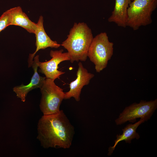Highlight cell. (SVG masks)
Returning <instances> with one entry per match:
<instances>
[{
    "label": "cell",
    "mask_w": 157,
    "mask_h": 157,
    "mask_svg": "<svg viewBox=\"0 0 157 157\" xmlns=\"http://www.w3.org/2000/svg\"><path fill=\"white\" fill-rule=\"evenodd\" d=\"M11 17L10 25L20 26L30 33L34 34L37 27L36 23L32 22L19 6L11 8L8 10Z\"/></svg>",
    "instance_id": "cell-11"
},
{
    "label": "cell",
    "mask_w": 157,
    "mask_h": 157,
    "mask_svg": "<svg viewBox=\"0 0 157 157\" xmlns=\"http://www.w3.org/2000/svg\"><path fill=\"white\" fill-rule=\"evenodd\" d=\"M33 58L32 66L34 73L30 82L26 85L22 84L20 85L14 87L13 89V91L16 93L17 97L20 98L23 102L25 101L28 93L33 89L40 88L46 78L45 77L40 76L38 72V63L39 61V56L37 55Z\"/></svg>",
    "instance_id": "cell-10"
},
{
    "label": "cell",
    "mask_w": 157,
    "mask_h": 157,
    "mask_svg": "<svg viewBox=\"0 0 157 157\" xmlns=\"http://www.w3.org/2000/svg\"><path fill=\"white\" fill-rule=\"evenodd\" d=\"M43 17L42 16L39 17L34 34L36 38V49L32 53H30L28 59V67L32 66L33 59L37 52L40 49H44L48 47L57 48L61 44L56 41L52 40L46 33L44 27Z\"/></svg>",
    "instance_id": "cell-9"
},
{
    "label": "cell",
    "mask_w": 157,
    "mask_h": 157,
    "mask_svg": "<svg viewBox=\"0 0 157 157\" xmlns=\"http://www.w3.org/2000/svg\"><path fill=\"white\" fill-rule=\"evenodd\" d=\"M157 108V99L147 101L141 100L138 103H134L126 107L115 122L117 125L127 121L134 122L140 118L147 121L150 119Z\"/></svg>",
    "instance_id": "cell-6"
},
{
    "label": "cell",
    "mask_w": 157,
    "mask_h": 157,
    "mask_svg": "<svg viewBox=\"0 0 157 157\" xmlns=\"http://www.w3.org/2000/svg\"><path fill=\"white\" fill-rule=\"evenodd\" d=\"M145 122L144 119H140L137 122L134 124H129L123 129L122 130V133L116 135V139L114 140L115 144L114 145L108 148V155L110 156L112 155L115 147L120 141L124 140L126 143L130 144L132 140L135 138L137 140L139 139L140 136L136 131L137 129L140 125Z\"/></svg>",
    "instance_id": "cell-13"
},
{
    "label": "cell",
    "mask_w": 157,
    "mask_h": 157,
    "mask_svg": "<svg viewBox=\"0 0 157 157\" xmlns=\"http://www.w3.org/2000/svg\"><path fill=\"white\" fill-rule=\"evenodd\" d=\"M54 81L46 78L40 88L42 96L40 107L44 115L58 113L60 105L64 99L65 93Z\"/></svg>",
    "instance_id": "cell-5"
},
{
    "label": "cell",
    "mask_w": 157,
    "mask_h": 157,
    "mask_svg": "<svg viewBox=\"0 0 157 157\" xmlns=\"http://www.w3.org/2000/svg\"><path fill=\"white\" fill-rule=\"evenodd\" d=\"M113 42L109 41L107 33L101 32L93 38L88 57L95 65L96 72H100L107 66L113 53Z\"/></svg>",
    "instance_id": "cell-4"
},
{
    "label": "cell",
    "mask_w": 157,
    "mask_h": 157,
    "mask_svg": "<svg viewBox=\"0 0 157 157\" xmlns=\"http://www.w3.org/2000/svg\"><path fill=\"white\" fill-rule=\"evenodd\" d=\"M132 0H115L114 9L108 19L110 22H114L118 26H126L127 10Z\"/></svg>",
    "instance_id": "cell-12"
},
{
    "label": "cell",
    "mask_w": 157,
    "mask_h": 157,
    "mask_svg": "<svg viewBox=\"0 0 157 157\" xmlns=\"http://www.w3.org/2000/svg\"><path fill=\"white\" fill-rule=\"evenodd\" d=\"M133 0H132V1H133Z\"/></svg>",
    "instance_id": "cell-15"
},
{
    "label": "cell",
    "mask_w": 157,
    "mask_h": 157,
    "mask_svg": "<svg viewBox=\"0 0 157 157\" xmlns=\"http://www.w3.org/2000/svg\"><path fill=\"white\" fill-rule=\"evenodd\" d=\"M11 17L8 10L0 17V32L10 25Z\"/></svg>",
    "instance_id": "cell-14"
},
{
    "label": "cell",
    "mask_w": 157,
    "mask_h": 157,
    "mask_svg": "<svg viewBox=\"0 0 157 157\" xmlns=\"http://www.w3.org/2000/svg\"><path fill=\"white\" fill-rule=\"evenodd\" d=\"M37 127V138L44 148L67 149L71 147L74 128L63 110L55 114L43 115Z\"/></svg>",
    "instance_id": "cell-1"
},
{
    "label": "cell",
    "mask_w": 157,
    "mask_h": 157,
    "mask_svg": "<svg viewBox=\"0 0 157 157\" xmlns=\"http://www.w3.org/2000/svg\"><path fill=\"white\" fill-rule=\"evenodd\" d=\"M67 37L61 45L67 50L70 62L85 61L93 38L91 29L84 22L75 23Z\"/></svg>",
    "instance_id": "cell-2"
},
{
    "label": "cell",
    "mask_w": 157,
    "mask_h": 157,
    "mask_svg": "<svg viewBox=\"0 0 157 157\" xmlns=\"http://www.w3.org/2000/svg\"><path fill=\"white\" fill-rule=\"evenodd\" d=\"M63 52V49L55 51L51 50L50 55L51 58L50 60L44 62H38L39 71L45 75L46 78L55 80L65 73V72L58 70V65L62 62L70 60V58L67 52Z\"/></svg>",
    "instance_id": "cell-7"
},
{
    "label": "cell",
    "mask_w": 157,
    "mask_h": 157,
    "mask_svg": "<svg viewBox=\"0 0 157 157\" xmlns=\"http://www.w3.org/2000/svg\"><path fill=\"white\" fill-rule=\"evenodd\" d=\"M157 6V0H133L127 10L126 23L134 30L152 22L151 15Z\"/></svg>",
    "instance_id": "cell-3"
},
{
    "label": "cell",
    "mask_w": 157,
    "mask_h": 157,
    "mask_svg": "<svg viewBox=\"0 0 157 157\" xmlns=\"http://www.w3.org/2000/svg\"><path fill=\"white\" fill-rule=\"evenodd\" d=\"M94 75L89 72L79 62L78 64V69L76 73V78L69 84V90L65 93L64 99L73 97L77 101L80 100V96L82 89L85 85H88Z\"/></svg>",
    "instance_id": "cell-8"
}]
</instances>
